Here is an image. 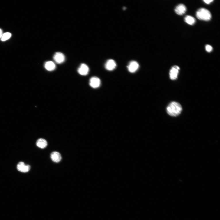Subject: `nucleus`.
I'll list each match as a JSON object with an SVG mask.
<instances>
[{"label":"nucleus","mask_w":220,"mask_h":220,"mask_svg":"<svg viewBox=\"0 0 220 220\" xmlns=\"http://www.w3.org/2000/svg\"><path fill=\"white\" fill-rule=\"evenodd\" d=\"M182 111V107L179 103L173 102L170 103L167 108V112L169 115L177 117L179 115Z\"/></svg>","instance_id":"nucleus-1"},{"label":"nucleus","mask_w":220,"mask_h":220,"mask_svg":"<svg viewBox=\"0 0 220 220\" xmlns=\"http://www.w3.org/2000/svg\"><path fill=\"white\" fill-rule=\"evenodd\" d=\"M196 16L199 20L206 21H209L212 18L211 13L204 8L198 9L196 13Z\"/></svg>","instance_id":"nucleus-2"},{"label":"nucleus","mask_w":220,"mask_h":220,"mask_svg":"<svg viewBox=\"0 0 220 220\" xmlns=\"http://www.w3.org/2000/svg\"><path fill=\"white\" fill-rule=\"evenodd\" d=\"M180 68L179 66L175 65L172 67L171 69L169 75L170 78L172 80H175L177 78Z\"/></svg>","instance_id":"nucleus-3"},{"label":"nucleus","mask_w":220,"mask_h":220,"mask_svg":"<svg viewBox=\"0 0 220 220\" xmlns=\"http://www.w3.org/2000/svg\"><path fill=\"white\" fill-rule=\"evenodd\" d=\"M17 169L22 173H26L30 170V166L29 165H26L23 162H20L17 165Z\"/></svg>","instance_id":"nucleus-4"},{"label":"nucleus","mask_w":220,"mask_h":220,"mask_svg":"<svg viewBox=\"0 0 220 220\" xmlns=\"http://www.w3.org/2000/svg\"><path fill=\"white\" fill-rule=\"evenodd\" d=\"M101 80L98 77H93L90 80L89 85L91 87L97 88L100 87L101 84Z\"/></svg>","instance_id":"nucleus-5"},{"label":"nucleus","mask_w":220,"mask_h":220,"mask_svg":"<svg viewBox=\"0 0 220 220\" xmlns=\"http://www.w3.org/2000/svg\"><path fill=\"white\" fill-rule=\"evenodd\" d=\"M53 59L54 61L58 64H61L63 63L65 60L64 55L61 52H57L55 54Z\"/></svg>","instance_id":"nucleus-6"},{"label":"nucleus","mask_w":220,"mask_h":220,"mask_svg":"<svg viewBox=\"0 0 220 220\" xmlns=\"http://www.w3.org/2000/svg\"><path fill=\"white\" fill-rule=\"evenodd\" d=\"M78 71V73L80 75L82 76H86L88 74L89 69L87 65L83 63L80 65Z\"/></svg>","instance_id":"nucleus-7"},{"label":"nucleus","mask_w":220,"mask_h":220,"mask_svg":"<svg viewBox=\"0 0 220 220\" xmlns=\"http://www.w3.org/2000/svg\"><path fill=\"white\" fill-rule=\"evenodd\" d=\"M139 64L135 61H131L127 66L128 70L131 73L135 72L139 68Z\"/></svg>","instance_id":"nucleus-8"},{"label":"nucleus","mask_w":220,"mask_h":220,"mask_svg":"<svg viewBox=\"0 0 220 220\" xmlns=\"http://www.w3.org/2000/svg\"><path fill=\"white\" fill-rule=\"evenodd\" d=\"M186 11V8L184 5L180 4L177 6L175 9L176 13L179 15L182 16L185 14Z\"/></svg>","instance_id":"nucleus-9"},{"label":"nucleus","mask_w":220,"mask_h":220,"mask_svg":"<svg viewBox=\"0 0 220 220\" xmlns=\"http://www.w3.org/2000/svg\"><path fill=\"white\" fill-rule=\"evenodd\" d=\"M116 66L115 61L112 59H109L106 62L105 68L108 70L112 71L116 68Z\"/></svg>","instance_id":"nucleus-10"},{"label":"nucleus","mask_w":220,"mask_h":220,"mask_svg":"<svg viewBox=\"0 0 220 220\" xmlns=\"http://www.w3.org/2000/svg\"><path fill=\"white\" fill-rule=\"evenodd\" d=\"M51 158L52 161L55 163H59L62 159L61 155L58 152H53L51 155Z\"/></svg>","instance_id":"nucleus-11"},{"label":"nucleus","mask_w":220,"mask_h":220,"mask_svg":"<svg viewBox=\"0 0 220 220\" xmlns=\"http://www.w3.org/2000/svg\"><path fill=\"white\" fill-rule=\"evenodd\" d=\"M47 141L44 138H40L38 139L36 143V146L41 149H43L47 146Z\"/></svg>","instance_id":"nucleus-12"},{"label":"nucleus","mask_w":220,"mask_h":220,"mask_svg":"<svg viewBox=\"0 0 220 220\" xmlns=\"http://www.w3.org/2000/svg\"><path fill=\"white\" fill-rule=\"evenodd\" d=\"M45 67L47 70L49 71L54 70L56 67L54 62L51 61L46 62L45 63Z\"/></svg>","instance_id":"nucleus-13"},{"label":"nucleus","mask_w":220,"mask_h":220,"mask_svg":"<svg viewBox=\"0 0 220 220\" xmlns=\"http://www.w3.org/2000/svg\"><path fill=\"white\" fill-rule=\"evenodd\" d=\"M185 22L191 25H193L196 22L195 19L193 17L187 16L184 18Z\"/></svg>","instance_id":"nucleus-14"},{"label":"nucleus","mask_w":220,"mask_h":220,"mask_svg":"<svg viewBox=\"0 0 220 220\" xmlns=\"http://www.w3.org/2000/svg\"><path fill=\"white\" fill-rule=\"evenodd\" d=\"M11 35L10 33L6 32L3 34L1 38V40L3 41H5L9 39L11 36Z\"/></svg>","instance_id":"nucleus-15"},{"label":"nucleus","mask_w":220,"mask_h":220,"mask_svg":"<svg viewBox=\"0 0 220 220\" xmlns=\"http://www.w3.org/2000/svg\"><path fill=\"white\" fill-rule=\"evenodd\" d=\"M206 50L209 52H211L213 50L212 47L209 45H207L205 46Z\"/></svg>","instance_id":"nucleus-16"},{"label":"nucleus","mask_w":220,"mask_h":220,"mask_svg":"<svg viewBox=\"0 0 220 220\" xmlns=\"http://www.w3.org/2000/svg\"><path fill=\"white\" fill-rule=\"evenodd\" d=\"M213 0H204V1H203L204 3L207 4H209L213 2Z\"/></svg>","instance_id":"nucleus-17"},{"label":"nucleus","mask_w":220,"mask_h":220,"mask_svg":"<svg viewBox=\"0 0 220 220\" xmlns=\"http://www.w3.org/2000/svg\"><path fill=\"white\" fill-rule=\"evenodd\" d=\"M3 34L2 30L0 29V39H1Z\"/></svg>","instance_id":"nucleus-18"}]
</instances>
